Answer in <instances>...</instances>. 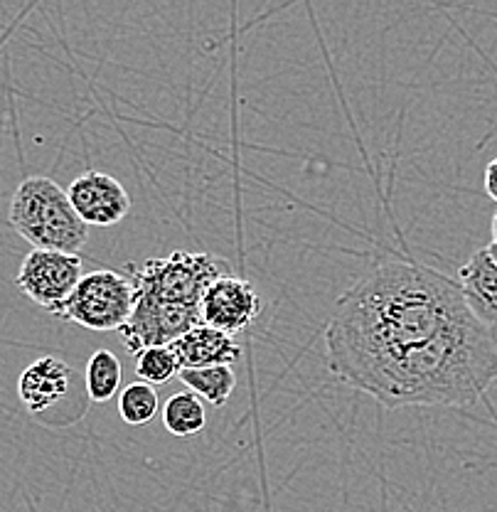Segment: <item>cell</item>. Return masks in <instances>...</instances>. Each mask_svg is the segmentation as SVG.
Masks as SVG:
<instances>
[{"instance_id": "obj_12", "label": "cell", "mask_w": 497, "mask_h": 512, "mask_svg": "<svg viewBox=\"0 0 497 512\" xmlns=\"http://www.w3.org/2000/svg\"><path fill=\"white\" fill-rule=\"evenodd\" d=\"M178 380L190 389L192 394L212 407H224L237 387V375L234 367H207V370H180Z\"/></svg>"}, {"instance_id": "obj_8", "label": "cell", "mask_w": 497, "mask_h": 512, "mask_svg": "<svg viewBox=\"0 0 497 512\" xmlns=\"http://www.w3.org/2000/svg\"><path fill=\"white\" fill-rule=\"evenodd\" d=\"M74 370L55 355H45L23 370L18 380V397L30 414L42 416L69 397Z\"/></svg>"}, {"instance_id": "obj_3", "label": "cell", "mask_w": 497, "mask_h": 512, "mask_svg": "<svg viewBox=\"0 0 497 512\" xmlns=\"http://www.w3.org/2000/svg\"><path fill=\"white\" fill-rule=\"evenodd\" d=\"M8 220L15 232L40 252L77 254L89 239V227L79 220L67 190L45 175L25 178L10 200Z\"/></svg>"}, {"instance_id": "obj_2", "label": "cell", "mask_w": 497, "mask_h": 512, "mask_svg": "<svg viewBox=\"0 0 497 512\" xmlns=\"http://www.w3.org/2000/svg\"><path fill=\"white\" fill-rule=\"evenodd\" d=\"M124 274L133 284V313L119 338L128 352L138 355L141 350L175 343L187 330L202 325V296L229 269L212 254L178 249L143 264H126Z\"/></svg>"}, {"instance_id": "obj_17", "label": "cell", "mask_w": 497, "mask_h": 512, "mask_svg": "<svg viewBox=\"0 0 497 512\" xmlns=\"http://www.w3.org/2000/svg\"><path fill=\"white\" fill-rule=\"evenodd\" d=\"M490 244H497V212L493 217V242H490Z\"/></svg>"}, {"instance_id": "obj_6", "label": "cell", "mask_w": 497, "mask_h": 512, "mask_svg": "<svg viewBox=\"0 0 497 512\" xmlns=\"http://www.w3.org/2000/svg\"><path fill=\"white\" fill-rule=\"evenodd\" d=\"M261 303L259 291L247 279H239L234 274L219 276L207 286L205 296H202L200 313L202 325L219 330L227 335H239L256 323L261 316Z\"/></svg>"}, {"instance_id": "obj_11", "label": "cell", "mask_w": 497, "mask_h": 512, "mask_svg": "<svg viewBox=\"0 0 497 512\" xmlns=\"http://www.w3.org/2000/svg\"><path fill=\"white\" fill-rule=\"evenodd\" d=\"M163 426L178 439H192V436L202 434V429L207 426L205 402L190 389L175 392L163 407Z\"/></svg>"}, {"instance_id": "obj_4", "label": "cell", "mask_w": 497, "mask_h": 512, "mask_svg": "<svg viewBox=\"0 0 497 512\" xmlns=\"http://www.w3.org/2000/svg\"><path fill=\"white\" fill-rule=\"evenodd\" d=\"M133 313V284L124 271L99 269L84 274L72 296L50 316L96 333H121Z\"/></svg>"}, {"instance_id": "obj_13", "label": "cell", "mask_w": 497, "mask_h": 512, "mask_svg": "<svg viewBox=\"0 0 497 512\" xmlns=\"http://www.w3.org/2000/svg\"><path fill=\"white\" fill-rule=\"evenodd\" d=\"M121 360L111 350H96L87 360L84 384H87V397L92 402H109L121 392Z\"/></svg>"}, {"instance_id": "obj_14", "label": "cell", "mask_w": 497, "mask_h": 512, "mask_svg": "<svg viewBox=\"0 0 497 512\" xmlns=\"http://www.w3.org/2000/svg\"><path fill=\"white\" fill-rule=\"evenodd\" d=\"M119 414L128 426H143L158 416V392L146 382L126 384L119 392Z\"/></svg>"}, {"instance_id": "obj_9", "label": "cell", "mask_w": 497, "mask_h": 512, "mask_svg": "<svg viewBox=\"0 0 497 512\" xmlns=\"http://www.w3.org/2000/svg\"><path fill=\"white\" fill-rule=\"evenodd\" d=\"M175 352L180 370H207V367H232L242 357V348L237 340L227 333L210 328V325H197L180 335L175 343H170Z\"/></svg>"}, {"instance_id": "obj_16", "label": "cell", "mask_w": 497, "mask_h": 512, "mask_svg": "<svg viewBox=\"0 0 497 512\" xmlns=\"http://www.w3.org/2000/svg\"><path fill=\"white\" fill-rule=\"evenodd\" d=\"M485 192H488L490 200L497 202V158H493L485 168Z\"/></svg>"}, {"instance_id": "obj_5", "label": "cell", "mask_w": 497, "mask_h": 512, "mask_svg": "<svg viewBox=\"0 0 497 512\" xmlns=\"http://www.w3.org/2000/svg\"><path fill=\"white\" fill-rule=\"evenodd\" d=\"M82 256L32 249L18 271V288L32 303L52 313L82 281Z\"/></svg>"}, {"instance_id": "obj_15", "label": "cell", "mask_w": 497, "mask_h": 512, "mask_svg": "<svg viewBox=\"0 0 497 512\" xmlns=\"http://www.w3.org/2000/svg\"><path fill=\"white\" fill-rule=\"evenodd\" d=\"M136 375L141 377V382L151 384H165L173 377L180 375V365L175 360V352L170 350V345H160V348H148L141 350L136 355Z\"/></svg>"}, {"instance_id": "obj_1", "label": "cell", "mask_w": 497, "mask_h": 512, "mask_svg": "<svg viewBox=\"0 0 497 512\" xmlns=\"http://www.w3.org/2000/svg\"><path fill=\"white\" fill-rule=\"evenodd\" d=\"M333 375L387 409L470 407L497 380V330L458 281L384 261L347 288L325 328Z\"/></svg>"}, {"instance_id": "obj_10", "label": "cell", "mask_w": 497, "mask_h": 512, "mask_svg": "<svg viewBox=\"0 0 497 512\" xmlns=\"http://www.w3.org/2000/svg\"><path fill=\"white\" fill-rule=\"evenodd\" d=\"M458 286L470 313L488 328L497 330V264L488 247L478 249L458 271Z\"/></svg>"}, {"instance_id": "obj_7", "label": "cell", "mask_w": 497, "mask_h": 512, "mask_svg": "<svg viewBox=\"0 0 497 512\" xmlns=\"http://www.w3.org/2000/svg\"><path fill=\"white\" fill-rule=\"evenodd\" d=\"M69 202L79 220L92 227H111L119 224L131 212V195L124 185L99 170H87L72 180L67 190Z\"/></svg>"}]
</instances>
